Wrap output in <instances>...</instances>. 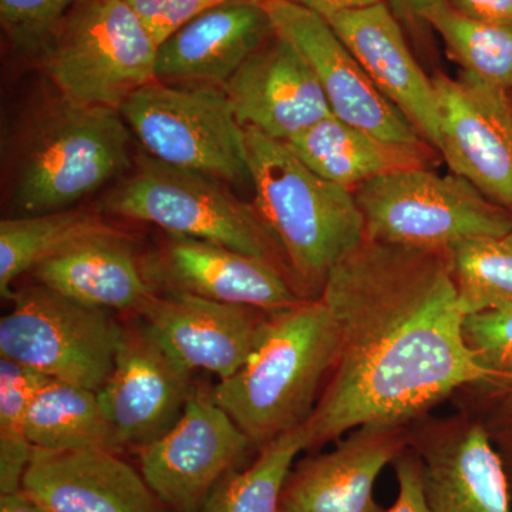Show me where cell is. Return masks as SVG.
<instances>
[{
	"label": "cell",
	"instance_id": "cell-5",
	"mask_svg": "<svg viewBox=\"0 0 512 512\" xmlns=\"http://www.w3.org/2000/svg\"><path fill=\"white\" fill-rule=\"evenodd\" d=\"M101 207L117 217L156 225L168 235L214 242L264 259L291 278L281 249L255 207L238 200L210 175L143 154Z\"/></svg>",
	"mask_w": 512,
	"mask_h": 512
},
{
	"label": "cell",
	"instance_id": "cell-35",
	"mask_svg": "<svg viewBox=\"0 0 512 512\" xmlns=\"http://www.w3.org/2000/svg\"><path fill=\"white\" fill-rule=\"evenodd\" d=\"M468 18L484 22L512 23V0H447Z\"/></svg>",
	"mask_w": 512,
	"mask_h": 512
},
{
	"label": "cell",
	"instance_id": "cell-21",
	"mask_svg": "<svg viewBox=\"0 0 512 512\" xmlns=\"http://www.w3.org/2000/svg\"><path fill=\"white\" fill-rule=\"evenodd\" d=\"M274 35L264 5L224 0L195 16L158 46L157 80L224 87Z\"/></svg>",
	"mask_w": 512,
	"mask_h": 512
},
{
	"label": "cell",
	"instance_id": "cell-7",
	"mask_svg": "<svg viewBox=\"0 0 512 512\" xmlns=\"http://www.w3.org/2000/svg\"><path fill=\"white\" fill-rule=\"evenodd\" d=\"M366 238L399 247L447 251L466 239L512 231V215L451 173L414 168L383 175L353 191Z\"/></svg>",
	"mask_w": 512,
	"mask_h": 512
},
{
	"label": "cell",
	"instance_id": "cell-27",
	"mask_svg": "<svg viewBox=\"0 0 512 512\" xmlns=\"http://www.w3.org/2000/svg\"><path fill=\"white\" fill-rule=\"evenodd\" d=\"M305 450H309L306 424L269 441L245 470L238 468L222 478L202 512H279L293 463Z\"/></svg>",
	"mask_w": 512,
	"mask_h": 512
},
{
	"label": "cell",
	"instance_id": "cell-19",
	"mask_svg": "<svg viewBox=\"0 0 512 512\" xmlns=\"http://www.w3.org/2000/svg\"><path fill=\"white\" fill-rule=\"evenodd\" d=\"M23 490L50 512H165L143 474L101 448L49 451L33 447Z\"/></svg>",
	"mask_w": 512,
	"mask_h": 512
},
{
	"label": "cell",
	"instance_id": "cell-37",
	"mask_svg": "<svg viewBox=\"0 0 512 512\" xmlns=\"http://www.w3.org/2000/svg\"><path fill=\"white\" fill-rule=\"evenodd\" d=\"M0 512H50L25 490L0 495Z\"/></svg>",
	"mask_w": 512,
	"mask_h": 512
},
{
	"label": "cell",
	"instance_id": "cell-28",
	"mask_svg": "<svg viewBox=\"0 0 512 512\" xmlns=\"http://www.w3.org/2000/svg\"><path fill=\"white\" fill-rule=\"evenodd\" d=\"M447 256L464 315L512 306V231L458 242Z\"/></svg>",
	"mask_w": 512,
	"mask_h": 512
},
{
	"label": "cell",
	"instance_id": "cell-31",
	"mask_svg": "<svg viewBox=\"0 0 512 512\" xmlns=\"http://www.w3.org/2000/svg\"><path fill=\"white\" fill-rule=\"evenodd\" d=\"M79 2L82 0H0V22L18 52L40 56Z\"/></svg>",
	"mask_w": 512,
	"mask_h": 512
},
{
	"label": "cell",
	"instance_id": "cell-24",
	"mask_svg": "<svg viewBox=\"0 0 512 512\" xmlns=\"http://www.w3.org/2000/svg\"><path fill=\"white\" fill-rule=\"evenodd\" d=\"M26 431L30 444L49 451L110 450L120 453L99 396L92 390L47 379L30 403Z\"/></svg>",
	"mask_w": 512,
	"mask_h": 512
},
{
	"label": "cell",
	"instance_id": "cell-9",
	"mask_svg": "<svg viewBox=\"0 0 512 512\" xmlns=\"http://www.w3.org/2000/svg\"><path fill=\"white\" fill-rule=\"evenodd\" d=\"M0 320V357L50 379L99 392L113 372L123 333L106 309L37 284L13 293Z\"/></svg>",
	"mask_w": 512,
	"mask_h": 512
},
{
	"label": "cell",
	"instance_id": "cell-20",
	"mask_svg": "<svg viewBox=\"0 0 512 512\" xmlns=\"http://www.w3.org/2000/svg\"><path fill=\"white\" fill-rule=\"evenodd\" d=\"M375 83L377 90L439 153L440 111L433 79L414 59L386 3L326 19Z\"/></svg>",
	"mask_w": 512,
	"mask_h": 512
},
{
	"label": "cell",
	"instance_id": "cell-29",
	"mask_svg": "<svg viewBox=\"0 0 512 512\" xmlns=\"http://www.w3.org/2000/svg\"><path fill=\"white\" fill-rule=\"evenodd\" d=\"M47 379L37 370L0 357V495L23 488L33 454L26 420L33 396Z\"/></svg>",
	"mask_w": 512,
	"mask_h": 512
},
{
	"label": "cell",
	"instance_id": "cell-30",
	"mask_svg": "<svg viewBox=\"0 0 512 512\" xmlns=\"http://www.w3.org/2000/svg\"><path fill=\"white\" fill-rule=\"evenodd\" d=\"M457 410L480 421L500 454L512 495V382L483 380L453 397Z\"/></svg>",
	"mask_w": 512,
	"mask_h": 512
},
{
	"label": "cell",
	"instance_id": "cell-6",
	"mask_svg": "<svg viewBox=\"0 0 512 512\" xmlns=\"http://www.w3.org/2000/svg\"><path fill=\"white\" fill-rule=\"evenodd\" d=\"M158 46L124 0H82L40 53L64 99L120 110L156 82Z\"/></svg>",
	"mask_w": 512,
	"mask_h": 512
},
{
	"label": "cell",
	"instance_id": "cell-38",
	"mask_svg": "<svg viewBox=\"0 0 512 512\" xmlns=\"http://www.w3.org/2000/svg\"><path fill=\"white\" fill-rule=\"evenodd\" d=\"M245 2L258 3V5H262L265 0H245Z\"/></svg>",
	"mask_w": 512,
	"mask_h": 512
},
{
	"label": "cell",
	"instance_id": "cell-25",
	"mask_svg": "<svg viewBox=\"0 0 512 512\" xmlns=\"http://www.w3.org/2000/svg\"><path fill=\"white\" fill-rule=\"evenodd\" d=\"M113 229L100 215L84 210L16 215L0 221V295L12 299V285L74 242Z\"/></svg>",
	"mask_w": 512,
	"mask_h": 512
},
{
	"label": "cell",
	"instance_id": "cell-22",
	"mask_svg": "<svg viewBox=\"0 0 512 512\" xmlns=\"http://www.w3.org/2000/svg\"><path fill=\"white\" fill-rule=\"evenodd\" d=\"M37 284L106 311H140L153 293L144 265L117 229L74 242L33 269Z\"/></svg>",
	"mask_w": 512,
	"mask_h": 512
},
{
	"label": "cell",
	"instance_id": "cell-23",
	"mask_svg": "<svg viewBox=\"0 0 512 512\" xmlns=\"http://www.w3.org/2000/svg\"><path fill=\"white\" fill-rule=\"evenodd\" d=\"M285 144L320 177L352 192L383 175L429 168L437 153L427 143L384 140L333 114Z\"/></svg>",
	"mask_w": 512,
	"mask_h": 512
},
{
	"label": "cell",
	"instance_id": "cell-12",
	"mask_svg": "<svg viewBox=\"0 0 512 512\" xmlns=\"http://www.w3.org/2000/svg\"><path fill=\"white\" fill-rule=\"evenodd\" d=\"M407 444L423 466L434 512H512V495L500 454L470 414L426 416L407 426Z\"/></svg>",
	"mask_w": 512,
	"mask_h": 512
},
{
	"label": "cell",
	"instance_id": "cell-8",
	"mask_svg": "<svg viewBox=\"0 0 512 512\" xmlns=\"http://www.w3.org/2000/svg\"><path fill=\"white\" fill-rule=\"evenodd\" d=\"M119 111L148 156L222 183L251 184L245 128L224 87H171L156 80Z\"/></svg>",
	"mask_w": 512,
	"mask_h": 512
},
{
	"label": "cell",
	"instance_id": "cell-33",
	"mask_svg": "<svg viewBox=\"0 0 512 512\" xmlns=\"http://www.w3.org/2000/svg\"><path fill=\"white\" fill-rule=\"evenodd\" d=\"M136 13L157 46L185 23L224 0H124Z\"/></svg>",
	"mask_w": 512,
	"mask_h": 512
},
{
	"label": "cell",
	"instance_id": "cell-26",
	"mask_svg": "<svg viewBox=\"0 0 512 512\" xmlns=\"http://www.w3.org/2000/svg\"><path fill=\"white\" fill-rule=\"evenodd\" d=\"M446 43L463 72L504 90L512 89V23L468 18L447 0H410Z\"/></svg>",
	"mask_w": 512,
	"mask_h": 512
},
{
	"label": "cell",
	"instance_id": "cell-2",
	"mask_svg": "<svg viewBox=\"0 0 512 512\" xmlns=\"http://www.w3.org/2000/svg\"><path fill=\"white\" fill-rule=\"evenodd\" d=\"M255 210L303 298H319L333 266L366 238L352 191L312 171L282 141L245 128Z\"/></svg>",
	"mask_w": 512,
	"mask_h": 512
},
{
	"label": "cell",
	"instance_id": "cell-14",
	"mask_svg": "<svg viewBox=\"0 0 512 512\" xmlns=\"http://www.w3.org/2000/svg\"><path fill=\"white\" fill-rule=\"evenodd\" d=\"M137 315L165 352L185 369L207 370L225 380L247 365L272 313L192 293L164 291V295L151 293Z\"/></svg>",
	"mask_w": 512,
	"mask_h": 512
},
{
	"label": "cell",
	"instance_id": "cell-34",
	"mask_svg": "<svg viewBox=\"0 0 512 512\" xmlns=\"http://www.w3.org/2000/svg\"><path fill=\"white\" fill-rule=\"evenodd\" d=\"M392 466L396 471L399 493L392 507L386 512H434L427 500L423 466L416 451L407 444Z\"/></svg>",
	"mask_w": 512,
	"mask_h": 512
},
{
	"label": "cell",
	"instance_id": "cell-13",
	"mask_svg": "<svg viewBox=\"0 0 512 512\" xmlns=\"http://www.w3.org/2000/svg\"><path fill=\"white\" fill-rule=\"evenodd\" d=\"M262 5L276 35L291 42L311 66L333 116L394 143H426L377 90L328 20L288 0H265Z\"/></svg>",
	"mask_w": 512,
	"mask_h": 512
},
{
	"label": "cell",
	"instance_id": "cell-36",
	"mask_svg": "<svg viewBox=\"0 0 512 512\" xmlns=\"http://www.w3.org/2000/svg\"><path fill=\"white\" fill-rule=\"evenodd\" d=\"M288 2L312 10L322 18L328 19L330 16L349 12V10L369 8V6L382 3L383 0H288Z\"/></svg>",
	"mask_w": 512,
	"mask_h": 512
},
{
	"label": "cell",
	"instance_id": "cell-4",
	"mask_svg": "<svg viewBox=\"0 0 512 512\" xmlns=\"http://www.w3.org/2000/svg\"><path fill=\"white\" fill-rule=\"evenodd\" d=\"M130 136L119 110L55 101L23 138L13 208L19 215L70 210L131 167Z\"/></svg>",
	"mask_w": 512,
	"mask_h": 512
},
{
	"label": "cell",
	"instance_id": "cell-16",
	"mask_svg": "<svg viewBox=\"0 0 512 512\" xmlns=\"http://www.w3.org/2000/svg\"><path fill=\"white\" fill-rule=\"evenodd\" d=\"M148 282L164 291H181L222 303L279 312L303 298L278 266L235 249L170 235L163 248L144 265Z\"/></svg>",
	"mask_w": 512,
	"mask_h": 512
},
{
	"label": "cell",
	"instance_id": "cell-3",
	"mask_svg": "<svg viewBox=\"0 0 512 512\" xmlns=\"http://www.w3.org/2000/svg\"><path fill=\"white\" fill-rule=\"evenodd\" d=\"M338 352V330L322 298L272 313L247 365L212 397L259 450L312 416Z\"/></svg>",
	"mask_w": 512,
	"mask_h": 512
},
{
	"label": "cell",
	"instance_id": "cell-15",
	"mask_svg": "<svg viewBox=\"0 0 512 512\" xmlns=\"http://www.w3.org/2000/svg\"><path fill=\"white\" fill-rule=\"evenodd\" d=\"M191 375L146 326L123 328L113 372L97 392L120 450L147 446L177 423L194 392Z\"/></svg>",
	"mask_w": 512,
	"mask_h": 512
},
{
	"label": "cell",
	"instance_id": "cell-32",
	"mask_svg": "<svg viewBox=\"0 0 512 512\" xmlns=\"http://www.w3.org/2000/svg\"><path fill=\"white\" fill-rule=\"evenodd\" d=\"M463 336L488 380L512 382V306L467 315Z\"/></svg>",
	"mask_w": 512,
	"mask_h": 512
},
{
	"label": "cell",
	"instance_id": "cell-11",
	"mask_svg": "<svg viewBox=\"0 0 512 512\" xmlns=\"http://www.w3.org/2000/svg\"><path fill=\"white\" fill-rule=\"evenodd\" d=\"M439 154L451 173L512 215V103L507 90L461 73L433 77Z\"/></svg>",
	"mask_w": 512,
	"mask_h": 512
},
{
	"label": "cell",
	"instance_id": "cell-18",
	"mask_svg": "<svg viewBox=\"0 0 512 512\" xmlns=\"http://www.w3.org/2000/svg\"><path fill=\"white\" fill-rule=\"evenodd\" d=\"M224 90L242 127L282 143L332 116L305 57L276 33L239 67Z\"/></svg>",
	"mask_w": 512,
	"mask_h": 512
},
{
	"label": "cell",
	"instance_id": "cell-1",
	"mask_svg": "<svg viewBox=\"0 0 512 512\" xmlns=\"http://www.w3.org/2000/svg\"><path fill=\"white\" fill-rule=\"evenodd\" d=\"M320 298L338 352L305 423L309 450L369 424L407 427L488 380L464 340L447 251L365 238L333 266Z\"/></svg>",
	"mask_w": 512,
	"mask_h": 512
},
{
	"label": "cell",
	"instance_id": "cell-10",
	"mask_svg": "<svg viewBox=\"0 0 512 512\" xmlns=\"http://www.w3.org/2000/svg\"><path fill=\"white\" fill-rule=\"evenodd\" d=\"M252 448L212 389H194L177 423L137 453L140 473L167 510L202 512L214 488Z\"/></svg>",
	"mask_w": 512,
	"mask_h": 512
},
{
	"label": "cell",
	"instance_id": "cell-17",
	"mask_svg": "<svg viewBox=\"0 0 512 512\" xmlns=\"http://www.w3.org/2000/svg\"><path fill=\"white\" fill-rule=\"evenodd\" d=\"M407 447V427L369 424L326 453L293 466L279 512H386L375 498L380 473Z\"/></svg>",
	"mask_w": 512,
	"mask_h": 512
}]
</instances>
